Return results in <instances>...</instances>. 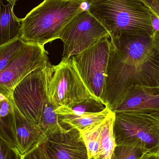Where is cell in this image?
Returning a JSON list of instances; mask_svg holds the SVG:
<instances>
[{
  "label": "cell",
  "mask_w": 159,
  "mask_h": 159,
  "mask_svg": "<svg viewBox=\"0 0 159 159\" xmlns=\"http://www.w3.org/2000/svg\"><path fill=\"white\" fill-rule=\"evenodd\" d=\"M103 104L113 111L135 85L159 87V51L153 36L110 37Z\"/></svg>",
  "instance_id": "1"
},
{
  "label": "cell",
  "mask_w": 159,
  "mask_h": 159,
  "mask_svg": "<svg viewBox=\"0 0 159 159\" xmlns=\"http://www.w3.org/2000/svg\"><path fill=\"white\" fill-rule=\"evenodd\" d=\"M48 65L29 74L14 88L11 97L13 105L46 138L67 130L60 124L56 108L48 96Z\"/></svg>",
  "instance_id": "2"
},
{
  "label": "cell",
  "mask_w": 159,
  "mask_h": 159,
  "mask_svg": "<svg viewBox=\"0 0 159 159\" xmlns=\"http://www.w3.org/2000/svg\"><path fill=\"white\" fill-rule=\"evenodd\" d=\"M86 5V0H44L20 18L19 38L26 43L43 46L59 39L65 27Z\"/></svg>",
  "instance_id": "3"
},
{
  "label": "cell",
  "mask_w": 159,
  "mask_h": 159,
  "mask_svg": "<svg viewBox=\"0 0 159 159\" xmlns=\"http://www.w3.org/2000/svg\"><path fill=\"white\" fill-rule=\"evenodd\" d=\"M87 8L109 32L153 36L154 13L143 0H86Z\"/></svg>",
  "instance_id": "4"
},
{
  "label": "cell",
  "mask_w": 159,
  "mask_h": 159,
  "mask_svg": "<svg viewBox=\"0 0 159 159\" xmlns=\"http://www.w3.org/2000/svg\"><path fill=\"white\" fill-rule=\"evenodd\" d=\"M113 130L116 145L159 154V112L115 114Z\"/></svg>",
  "instance_id": "5"
},
{
  "label": "cell",
  "mask_w": 159,
  "mask_h": 159,
  "mask_svg": "<svg viewBox=\"0 0 159 159\" xmlns=\"http://www.w3.org/2000/svg\"><path fill=\"white\" fill-rule=\"evenodd\" d=\"M47 93L56 109L60 107L71 108L90 98L98 100L81 79L71 57L57 65H48Z\"/></svg>",
  "instance_id": "6"
},
{
  "label": "cell",
  "mask_w": 159,
  "mask_h": 159,
  "mask_svg": "<svg viewBox=\"0 0 159 159\" xmlns=\"http://www.w3.org/2000/svg\"><path fill=\"white\" fill-rule=\"evenodd\" d=\"M110 46V37H104L83 52L71 57L85 85L102 103L107 77Z\"/></svg>",
  "instance_id": "7"
},
{
  "label": "cell",
  "mask_w": 159,
  "mask_h": 159,
  "mask_svg": "<svg viewBox=\"0 0 159 159\" xmlns=\"http://www.w3.org/2000/svg\"><path fill=\"white\" fill-rule=\"evenodd\" d=\"M105 37L110 38L106 28L86 8L65 27L59 39L63 44L62 60L79 54Z\"/></svg>",
  "instance_id": "8"
},
{
  "label": "cell",
  "mask_w": 159,
  "mask_h": 159,
  "mask_svg": "<svg viewBox=\"0 0 159 159\" xmlns=\"http://www.w3.org/2000/svg\"><path fill=\"white\" fill-rule=\"evenodd\" d=\"M44 47L28 44L22 51L0 72V93L11 99L16 86L34 70L50 63Z\"/></svg>",
  "instance_id": "9"
},
{
  "label": "cell",
  "mask_w": 159,
  "mask_h": 159,
  "mask_svg": "<svg viewBox=\"0 0 159 159\" xmlns=\"http://www.w3.org/2000/svg\"><path fill=\"white\" fill-rule=\"evenodd\" d=\"M44 144L49 159H89L81 133L75 129L50 135Z\"/></svg>",
  "instance_id": "10"
},
{
  "label": "cell",
  "mask_w": 159,
  "mask_h": 159,
  "mask_svg": "<svg viewBox=\"0 0 159 159\" xmlns=\"http://www.w3.org/2000/svg\"><path fill=\"white\" fill-rule=\"evenodd\" d=\"M112 112L115 114L159 112V87L133 86Z\"/></svg>",
  "instance_id": "11"
},
{
  "label": "cell",
  "mask_w": 159,
  "mask_h": 159,
  "mask_svg": "<svg viewBox=\"0 0 159 159\" xmlns=\"http://www.w3.org/2000/svg\"><path fill=\"white\" fill-rule=\"evenodd\" d=\"M13 106L15 115V145L21 157L37 144L45 142L47 138L38 126L26 119Z\"/></svg>",
  "instance_id": "12"
},
{
  "label": "cell",
  "mask_w": 159,
  "mask_h": 159,
  "mask_svg": "<svg viewBox=\"0 0 159 159\" xmlns=\"http://www.w3.org/2000/svg\"><path fill=\"white\" fill-rule=\"evenodd\" d=\"M14 7L0 0V46L19 37L21 24L14 13Z\"/></svg>",
  "instance_id": "13"
},
{
  "label": "cell",
  "mask_w": 159,
  "mask_h": 159,
  "mask_svg": "<svg viewBox=\"0 0 159 159\" xmlns=\"http://www.w3.org/2000/svg\"><path fill=\"white\" fill-rule=\"evenodd\" d=\"M111 110L107 107L98 113H88L80 115L60 114L58 115L60 124L64 129H75L80 132L98 124L107 117Z\"/></svg>",
  "instance_id": "14"
},
{
  "label": "cell",
  "mask_w": 159,
  "mask_h": 159,
  "mask_svg": "<svg viewBox=\"0 0 159 159\" xmlns=\"http://www.w3.org/2000/svg\"><path fill=\"white\" fill-rule=\"evenodd\" d=\"M0 134L15 145V115L11 99L0 93ZM16 147V146H15Z\"/></svg>",
  "instance_id": "15"
},
{
  "label": "cell",
  "mask_w": 159,
  "mask_h": 159,
  "mask_svg": "<svg viewBox=\"0 0 159 159\" xmlns=\"http://www.w3.org/2000/svg\"><path fill=\"white\" fill-rule=\"evenodd\" d=\"M115 118V113L111 111L103 120L97 159H112L116 146L113 130Z\"/></svg>",
  "instance_id": "16"
},
{
  "label": "cell",
  "mask_w": 159,
  "mask_h": 159,
  "mask_svg": "<svg viewBox=\"0 0 159 159\" xmlns=\"http://www.w3.org/2000/svg\"><path fill=\"white\" fill-rule=\"evenodd\" d=\"M103 120L98 124L89 127L80 132L88 150L89 159L98 158L100 136L102 129Z\"/></svg>",
  "instance_id": "17"
},
{
  "label": "cell",
  "mask_w": 159,
  "mask_h": 159,
  "mask_svg": "<svg viewBox=\"0 0 159 159\" xmlns=\"http://www.w3.org/2000/svg\"><path fill=\"white\" fill-rule=\"evenodd\" d=\"M106 107L100 101L94 98L87 99L71 108L60 107L55 110L57 115L73 114L80 115L88 113H98L103 111Z\"/></svg>",
  "instance_id": "18"
},
{
  "label": "cell",
  "mask_w": 159,
  "mask_h": 159,
  "mask_svg": "<svg viewBox=\"0 0 159 159\" xmlns=\"http://www.w3.org/2000/svg\"><path fill=\"white\" fill-rule=\"evenodd\" d=\"M27 44L18 37L0 46V72L9 65Z\"/></svg>",
  "instance_id": "19"
},
{
  "label": "cell",
  "mask_w": 159,
  "mask_h": 159,
  "mask_svg": "<svg viewBox=\"0 0 159 159\" xmlns=\"http://www.w3.org/2000/svg\"><path fill=\"white\" fill-rule=\"evenodd\" d=\"M147 153L146 149L141 148L116 145L111 159H140Z\"/></svg>",
  "instance_id": "20"
},
{
  "label": "cell",
  "mask_w": 159,
  "mask_h": 159,
  "mask_svg": "<svg viewBox=\"0 0 159 159\" xmlns=\"http://www.w3.org/2000/svg\"><path fill=\"white\" fill-rule=\"evenodd\" d=\"M21 156L16 147L0 134V159H20Z\"/></svg>",
  "instance_id": "21"
},
{
  "label": "cell",
  "mask_w": 159,
  "mask_h": 159,
  "mask_svg": "<svg viewBox=\"0 0 159 159\" xmlns=\"http://www.w3.org/2000/svg\"><path fill=\"white\" fill-rule=\"evenodd\" d=\"M45 142L36 144L29 152L21 156L20 159H49L46 152Z\"/></svg>",
  "instance_id": "22"
},
{
  "label": "cell",
  "mask_w": 159,
  "mask_h": 159,
  "mask_svg": "<svg viewBox=\"0 0 159 159\" xmlns=\"http://www.w3.org/2000/svg\"><path fill=\"white\" fill-rule=\"evenodd\" d=\"M159 19V0H143Z\"/></svg>",
  "instance_id": "23"
},
{
  "label": "cell",
  "mask_w": 159,
  "mask_h": 159,
  "mask_svg": "<svg viewBox=\"0 0 159 159\" xmlns=\"http://www.w3.org/2000/svg\"><path fill=\"white\" fill-rule=\"evenodd\" d=\"M152 24H153V28L154 33L159 30V19L155 14H154V16H153Z\"/></svg>",
  "instance_id": "24"
},
{
  "label": "cell",
  "mask_w": 159,
  "mask_h": 159,
  "mask_svg": "<svg viewBox=\"0 0 159 159\" xmlns=\"http://www.w3.org/2000/svg\"><path fill=\"white\" fill-rule=\"evenodd\" d=\"M140 159H159V154L147 153L145 154Z\"/></svg>",
  "instance_id": "25"
},
{
  "label": "cell",
  "mask_w": 159,
  "mask_h": 159,
  "mask_svg": "<svg viewBox=\"0 0 159 159\" xmlns=\"http://www.w3.org/2000/svg\"><path fill=\"white\" fill-rule=\"evenodd\" d=\"M153 36L155 46L159 51V30L154 33Z\"/></svg>",
  "instance_id": "26"
},
{
  "label": "cell",
  "mask_w": 159,
  "mask_h": 159,
  "mask_svg": "<svg viewBox=\"0 0 159 159\" xmlns=\"http://www.w3.org/2000/svg\"><path fill=\"white\" fill-rule=\"evenodd\" d=\"M8 2V3H11L12 5L15 6L16 4V2L17 1V0H6Z\"/></svg>",
  "instance_id": "27"
},
{
  "label": "cell",
  "mask_w": 159,
  "mask_h": 159,
  "mask_svg": "<svg viewBox=\"0 0 159 159\" xmlns=\"http://www.w3.org/2000/svg\"><path fill=\"white\" fill-rule=\"evenodd\" d=\"M93 159V158H91V159Z\"/></svg>",
  "instance_id": "28"
}]
</instances>
